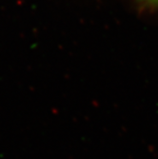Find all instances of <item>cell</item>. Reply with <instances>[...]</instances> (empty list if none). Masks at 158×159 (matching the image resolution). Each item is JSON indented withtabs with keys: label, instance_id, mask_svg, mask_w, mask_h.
I'll return each instance as SVG.
<instances>
[{
	"label": "cell",
	"instance_id": "cell-1",
	"mask_svg": "<svg viewBox=\"0 0 158 159\" xmlns=\"http://www.w3.org/2000/svg\"><path fill=\"white\" fill-rule=\"evenodd\" d=\"M139 5L148 10H156L158 9V0H138Z\"/></svg>",
	"mask_w": 158,
	"mask_h": 159
}]
</instances>
